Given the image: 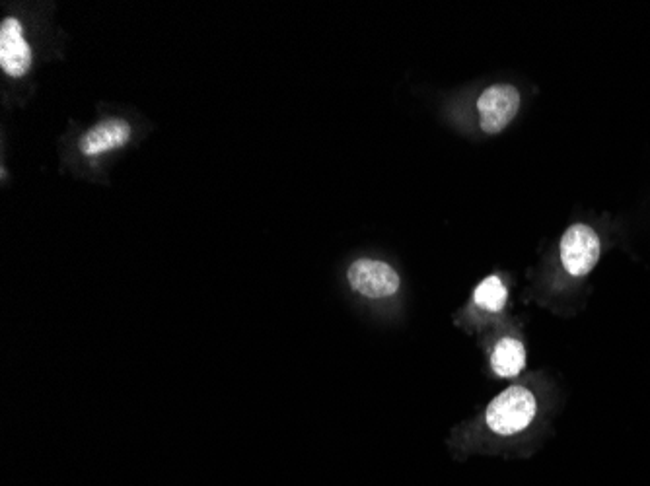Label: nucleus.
<instances>
[{
	"label": "nucleus",
	"mask_w": 650,
	"mask_h": 486,
	"mask_svg": "<svg viewBox=\"0 0 650 486\" xmlns=\"http://www.w3.org/2000/svg\"><path fill=\"white\" fill-rule=\"evenodd\" d=\"M538 403L530 389L522 385H510L501 395H497L487 411V428L497 436H516L524 432L536 418Z\"/></svg>",
	"instance_id": "obj_1"
},
{
	"label": "nucleus",
	"mask_w": 650,
	"mask_h": 486,
	"mask_svg": "<svg viewBox=\"0 0 650 486\" xmlns=\"http://www.w3.org/2000/svg\"><path fill=\"white\" fill-rule=\"evenodd\" d=\"M598 234L586 224H573L561 238V263L573 277H586L600 261Z\"/></svg>",
	"instance_id": "obj_2"
},
{
	"label": "nucleus",
	"mask_w": 650,
	"mask_h": 486,
	"mask_svg": "<svg viewBox=\"0 0 650 486\" xmlns=\"http://www.w3.org/2000/svg\"><path fill=\"white\" fill-rule=\"evenodd\" d=\"M520 107V92L510 84L489 86L477 100L479 127L487 135H499L512 123Z\"/></svg>",
	"instance_id": "obj_3"
},
{
	"label": "nucleus",
	"mask_w": 650,
	"mask_h": 486,
	"mask_svg": "<svg viewBox=\"0 0 650 486\" xmlns=\"http://www.w3.org/2000/svg\"><path fill=\"white\" fill-rule=\"evenodd\" d=\"M349 284L364 298H390L398 294L399 275L388 265L376 259H359L347 271Z\"/></svg>",
	"instance_id": "obj_4"
},
{
	"label": "nucleus",
	"mask_w": 650,
	"mask_h": 486,
	"mask_svg": "<svg viewBox=\"0 0 650 486\" xmlns=\"http://www.w3.org/2000/svg\"><path fill=\"white\" fill-rule=\"evenodd\" d=\"M0 67L14 76H24L32 67V51L16 18H6L0 28Z\"/></svg>",
	"instance_id": "obj_5"
},
{
	"label": "nucleus",
	"mask_w": 650,
	"mask_h": 486,
	"mask_svg": "<svg viewBox=\"0 0 650 486\" xmlns=\"http://www.w3.org/2000/svg\"><path fill=\"white\" fill-rule=\"evenodd\" d=\"M131 139V125L125 119H106L94 125L78 142V148L86 156H100L109 150L125 146Z\"/></svg>",
	"instance_id": "obj_6"
},
{
	"label": "nucleus",
	"mask_w": 650,
	"mask_h": 486,
	"mask_svg": "<svg viewBox=\"0 0 650 486\" xmlns=\"http://www.w3.org/2000/svg\"><path fill=\"white\" fill-rule=\"evenodd\" d=\"M526 366V347L514 339H501L491 354V368L499 378H516Z\"/></svg>",
	"instance_id": "obj_7"
},
{
	"label": "nucleus",
	"mask_w": 650,
	"mask_h": 486,
	"mask_svg": "<svg viewBox=\"0 0 650 486\" xmlns=\"http://www.w3.org/2000/svg\"><path fill=\"white\" fill-rule=\"evenodd\" d=\"M508 290L499 277H487L473 292V302L489 313H499L506 306Z\"/></svg>",
	"instance_id": "obj_8"
}]
</instances>
